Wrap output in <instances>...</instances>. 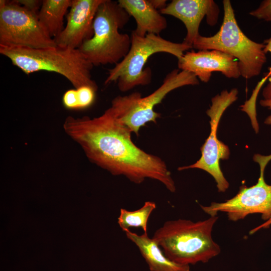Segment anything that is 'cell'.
Wrapping results in <instances>:
<instances>
[{
  "label": "cell",
  "instance_id": "23",
  "mask_svg": "<svg viewBox=\"0 0 271 271\" xmlns=\"http://www.w3.org/2000/svg\"><path fill=\"white\" fill-rule=\"evenodd\" d=\"M152 5L158 11L164 9L167 5L166 0H149Z\"/></svg>",
  "mask_w": 271,
  "mask_h": 271
},
{
  "label": "cell",
  "instance_id": "20",
  "mask_svg": "<svg viewBox=\"0 0 271 271\" xmlns=\"http://www.w3.org/2000/svg\"><path fill=\"white\" fill-rule=\"evenodd\" d=\"M62 103L68 109H78L75 88L68 90L64 93L62 97Z\"/></svg>",
  "mask_w": 271,
  "mask_h": 271
},
{
  "label": "cell",
  "instance_id": "21",
  "mask_svg": "<svg viewBox=\"0 0 271 271\" xmlns=\"http://www.w3.org/2000/svg\"><path fill=\"white\" fill-rule=\"evenodd\" d=\"M15 2L27 10L38 14L42 4L39 0H15Z\"/></svg>",
  "mask_w": 271,
  "mask_h": 271
},
{
  "label": "cell",
  "instance_id": "19",
  "mask_svg": "<svg viewBox=\"0 0 271 271\" xmlns=\"http://www.w3.org/2000/svg\"><path fill=\"white\" fill-rule=\"evenodd\" d=\"M249 14L258 19L271 22V0L262 1L259 7Z\"/></svg>",
  "mask_w": 271,
  "mask_h": 271
},
{
  "label": "cell",
  "instance_id": "3",
  "mask_svg": "<svg viewBox=\"0 0 271 271\" xmlns=\"http://www.w3.org/2000/svg\"><path fill=\"white\" fill-rule=\"evenodd\" d=\"M0 53L26 74L40 71L53 72L63 76L74 88L82 86L98 88L91 75L93 65L78 49L58 46L40 49L0 46Z\"/></svg>",
  "mask_w": 271,
  "mask_h": 271
},
{
  "label": "cell",
  "instance_id": "9",
  "mask_svg": "<svg viewBox=\"0 0 271 271\" xmlns=\"http://www.w3.org/2000/svg\"><path fill=\"white\" fill-rule=\"evenodd\" d=\"M254 161L260 166V175L257 183L247 187L242 185L233 197L223 202H212L209 206L200 205L202 210L210 216H217L219 212L226 213L228 219L237 221L247 215L259 213L265 221L271 217V185L264 178L266 166L271 160V155L255 154Z\"/></svg>",
  "mask_w": 271,
  "mask_h": 271
},
{
  "label": "cell",
  "instance_id": "16",
  "mask_svg": "<svg viewBox=\"0 0 271 271\" xmlns=\"http://www.w3.org/2000/svg\"><path fill=\"white\" fill-rule=\"evenodd\" d=\"M71 4L72 0L42 1L38 18L52 38L57 37L64 29V18Z\"/></svg>",
  "mask_w": 271,
  "mask_h": 271
},
{
  "label": "cell",
  "instance_id": "7",
  "mask_svg": "<svg viewBox=\"0 0 271 271\" xmlns=\"http://www.w3.org/2000/svg\"><path fill=\"white\" fill-rule=\"evenodd\" d=\"M199 83L198 78L192 73L175 69L167 75L162 84L150 94L143 97L140 93L136 92L117 96L111 101L109 108L118 121L139 136L142 126L150 122L157 123L161 114L156 112L154 107L169 92L179 87Z\"/></svg>",
  "mask_w": 271,
  "mask_h": 271
},
{
  "label": "cell",
  "instance_id": "2",
  "mask_svg": "<svg viewBox=\"0 0 271 271\" xmlns=\"http://www.w3.org/2000/svg\"><path fill=\"white\" fill-rule=\"evenodd\" d=\"M217 216L193 222L179 219L165 222L154 232L152 238L171 260L181 264L205 263L221 252L212 238Z\"/></svg>",
  "mask_w": 271,
  "mask_h": 271
},
{
  "label": "cell",
  "instance_id": "4",
  "mask_svg": "<svg viewBox=\"0 0 271 271\" xmlns=\"http://www.w3.org/2000/svg\"><path fill=\"white\" fill-rule=\"evenodd\" d=\"M129 15L118 3L104 0L93 22V35L78 48L93 66L115 65L128 52L131 38L119 32L128 23Z\"/></svg>",
  "mask_w": 271,
  "mask_h": 271
},
{
  "label": "cell",
  "instance_id": "13",
  "mask_svg": "<svg viewBox=\"0 0 271 271\" xmlns=\"http://www.w3.org/2000/svg\"><path fill=\"white\" fill-rule=\"evenodd\" d=\"M160 12L172 16L184 23L187 34L183 42L192 47L200 35L199 28L202 20L206 16L207 23L214 26L218 21L219 9L213 0H173Z\"/></svg>",
  "mask_w": 271,
  "mask_h": 271
},
{
  "label": "cell",
  "instance_id": "14",
  "mask_svg": "<svg viewBox=\"0 0 271 271\" xmlns=\"http://www.w3.org/2000/svg\"><path fill=\"white\" fill-rule=\"evenodd\" d=\"M119 5L137 23L133 31L139 36L159 34L167 27V22L149 0H118Z\"/></svg>",
  "mask_w": 271,
  "mask_h": 271
},
{
  "label": "cell",
  "instance_id": "8",
  "mask_svg": "<svg viewBox=\"0 0 271 271\" xmlns=\"http://www.w3.org/2000/svg\"><path fill=\"white\" fill-rule=\"evenodd\" d=\"M0 46L33 49L57 46L38 18L15 1H0Z\"/></svg>",
  "mask_w": 271,
  "mask_h": 271
},
{
  "label": "cell",
  "instance_id": "18",
  "mask_svg": "<svg viewBox=\"0 0 271 271\" xmlns=\"http://www.w3.org/2000/svg\"><path fill=\"white\" fill-rule=\"evenodd\" d=\"M75 89L78 109L90 107L94 102L97 89L90 86H82Z\"/></svg>",
  "mask_w": 271,
  "mask_h": 271
},
{
  "label": "cell",
  "instance_id": "15",
  "mask_svg": "<svg viewBox=\"0 0 271 271\" xmlns=\"http://www.w3.org/2000/svg\"><path fill=\"white\" fill-rule=\"evenodd\" d=\"M124 232L127 238L138 247L150 271H190V265L177 263L167 257L148 233L138 235L129 230Z\"/></svg>",
  "mask_w": 271,
  "mask_h": 271
},
{
  "label": "cell",
  "instance_id": "25",
  "mask_svg": "<svg viewBox=\"0 0 271 271\" xmlns=\"http://www.w3.org/2000/svg\"><path fill=\"white\" fill-rule=\"evenodd\" d=\"M270 225H271V217L268 220L265 221L262 224H260V225H258V226H257L256 227L251 229L249 231V234H253L254 233H255L256 231H257L258 230H260L261 229L268 228H269L270 227Z\"/></svg>",
  "mask_w": 271,
  "mask_h": 271
},
{
  "label": "cell",
  "instance_id": "12",
  "mask_svg": "<svg viewBox=\"0 0 271 271\" xmlns=\"http://www.w3.org/2000/svg\"><path fill=\"white\" fill-rule=\"evenodd\" d=\"M178 66L179 69L192 73L205 83L209 81L213 72H220L228 78L241 76L238 60L216 50L187 51L178 59Z\"/></svg>",
  "mask_w": 271,
  "mask_h": 271
},
{
  "label": "cell",
  "instance_id": "26",
  "mask_svg": "<svg viewBox=\"0 0 271 271\" xmlns=\"http://www.w3.org/2000/svg\"><path fill=\"white\" fill-rule=\"evenodd\" d=\"M264 45V51L266 54L267 52H269L271 53V37L268 39H265L263 42ZM268 77L271 75V66L269 68L268 72L266 73Z\"/></svg>",
  "mask_w": 271,
  "mask_h": 271
},
{
  "label": "cell",
  "instance_id": "5",
  "mask_svg": "<svg viewBox=\"0 0 271 271\" xmlns=\"http://www.w3.org/2000/svg\"><path fill=\"white\" fill-rule=\"evenodd\" d=\"M224 16L219 31L213 36L199 35L192 47L199 50H216L237 59L240 75L250 79L259 75L266 62L263 43L248 38L239 28L229 0L223 1Z\"/></svg>",
  "mask_w": 271,
  "mask_h": 271
},
{
  "label": "cell",
  "instance_id": "22",
  "mask_svg": "<svg viewBox=\"0 0 271 271\" xmlns=\"http://www.w3.org/2000/svg\"><path fill=\"white\" fill-rule=\"evenodd\" d=\"M259 104L261 106L267 107L269 109H271V98L270 99H261L259 101ZM264 123L265 124H271V114L268 115L265 119Z\"/></svg>",
  "mask_w": 271,
  "mask_h": 271
},
{
  "label": "cell",
  "instance_id": "6",
  "mask_svg": "<svg viewBox=\"0 0 271 271\" xmlns=\"http://www.w3.org/2000/svg\"><path fill=\"white\" fill-rule=\"evenodd\" d=\"M130 38L131 45L128 52L114 67L109 70L104 82L105 85L117 82L118 88L121 92L151 83L152 70L149 67L145 69L144 67L152 55L165 52L179 59L184 51L192 48L183 42H173L154 34L141 37L132 31Z\"/></svg>",
  "mask_w": 271,
  "mask_h": 271
},
{
  "label": "cell",
  "instance_id": "1",
  "mask_svg": "<svg viewBox=\"0 0 271 271\" xmlns=\"http://www.w3.org/2000/svg\"><path fill=\"white\" fill-rule=\"evenodd\" d=\"M63 128L91 162L111 174L123 176L137 184L147 179L157 180L170 192L176 191L165 162L137 146L131 130L115 118L109 108L96 117L68 116Z\"/></svg>",
  "mask_w": 271,
  "mask_h": 271
},
{
  "label": "cell",
  "instance_id": "11",
  "mask_svg": "<svg viewBox=\"0 0 271 271\" xmlns=\"http://www.w3.org/2000/svg\"><path fill=\"white\" fill-rule=\"evenodd\" d=\"M104 0H72L67 24L54 40L57 46L78 49L93 35V22L99 5Z\"/></svg>",
  "mask_w": 271,
  "mask_h": 271
},
{
  "label": "cell",
  "instance_id": "10",
  "mask_svg": "<svg viewBox=\"0 0 271 271\" xmlns=\"http://www.w3.org/2000/svg\"><path fill=\"white\" fill-rule=\"evenodd\" d=\"M237 89L233 88L230 91L223 90L211 99V105L206 111L210 118V132L200 148L201 156L195 163L178 168L179 171L199 169L206 171L214 179L219 192H225L229 186L219 163L221 160L229 159L230 150L226 145L217 138V129L223 113L237 99Z\"/></svg>",
  "mask_w": 271,
  "mask_h": 271
},
{
  "label": "cell",
  "instance_id": "24",
  "mask_svg": "<svg viewBox=\"0 0 271 271\" xmlns=\"http://www.w3.org/2000/svg\"><path fill=\"white\" fill-rule=\"evenodd\" d=\"M268 83L263 89L262 94L264 99L271 98V75L268 77Z\"/></svg>",
  "mask_w": 271,
  "mask_h": 271
},
{
  "label": "cell",
  "instance_id": "17",
  "mask_svg": "<svg viewBox=\"0 0 271 271\" xmlns=\"http://www.w3.org/2000/svg\"><path fill=\"white\" fill-rule=\"evenodd\" d=\"M156 207L155 202L146 201L142 207L134 211L121 208L118 217V225L123 231L134 227H140L144 233H148L149 219Z\"/></svg>",
  "mask_w": 271,
  "mask_h": 271
}]
</instances>
